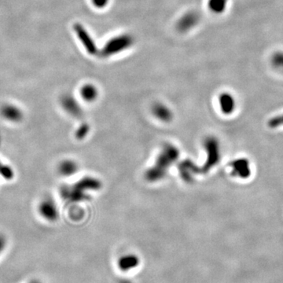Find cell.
<instances>
[{"label": "cell", "mask_w": 283, "mask_h": 283, "mask_svg": "<svg viewBox=\"0 0 283 283\" xmlns=\"http://www.w3.org/2000/svg\"><path fill=\"white\" fill-rule=\"evenodd\" d=\"M118 283H132V282L127 280V279H121L118 282Z\"/></svg>", "instance_id": "obj_21"}, {"label": "cell", "mask_w": 283, "mask_h": 283, "mask_svg": "<svg viewBox=\"0 0 283 283\" xmlns=\"http://www.w3.org/2000/svg\"><path fill=\"white\" fill-rule=\"evenodd\" d=\"M88 131V125H87V124H83V125H81V127L79 128L77 132H76V136H77V138H79V139H81V138H84V136H86Z\"/></svg>", "instance_id": "obj_19"}, {"label": "cell", "mask_w": 283, "mask_h": 283, "mask_svg": "<svg viewBox=\"0 0 283 283\" xmlns=\"http://www.w3.org/2000/svg\"><path fill=\"white\" fill-rule=\"evenodd\" d=\"M232 174L240 178H247L251 175L250 164L245 158H240L230 163Z\"/></svg>", "instance_id": "obj_9"}, {"label": "cell", "mask_w": 283, "mask_h": 283, "mask_svg": "<svg viewBox=\"0 0 283 283\" xmlns=\"http://www.w3.org/2000/svg\"><path fill=\"white\" fill-rule=\"evenodd\" d=\"M80 95L86 103H94L99 97V90L92 84H84L80 89Z\"/></svg>", "instance_id": "obj_13"}, {"label": "cell", "mask_w": 283, "mask_h": 283, "mask_svg": "<svg viewBox=\"0 0 283 283\" xmlns=\"http://www.w3.org/2000/svg\"><path fill=\"white\" fill-rule=\"evenodd\" d=\"M178 157V151L177 148L172 145L164 146L157 159L155 165L147 171L146 178L150 181L162 178L166 174L168 168L177 160Z\"/></svg>", "instance_id": "obj_1"}, {"label": "cell", "mask_w": 283, "mask_h": 283, "mask_svg": "<svg viewBox=\"0 0 283 283\" xmlns=\"http://www.w3.org/2000/svg\"><path fill=\"white\" fill-rule=\"evenodd\" d=\"M178 169L181 177L187 182L193 180L194 176L197 174L198 172L196 165H195L193 162H191V160H188L181 163Z\"/></svg>", "instance_id": "obj_14"}, {"label": "cell", "mask_w": 283, "mask_h": 283, "mask_svg": "<svg viewBox=\"0 0 283 283\" xmlns=\"http://www.w3.org/2000/svg\"><path fill=\"white\" fill-rule=\"evenodd\" d=\"M29 283H41L40 282L38 281V280H33V281L30 282Z\"/></svg>", "instance_id": "obj_22"}, {"label": "cell", "mask_w": 283, "mask_h": 283, "mask_svg": "<svg viewBox=\"0 0 283 283\" xmlns=\"http://www.w3.org/2000/svg\"><path fill=\"white\" fill-rule=\"evenodd\" d=\"M90 2L94 8L98 9V10H103V9L106 8L110 0H90Z\"/></svg>", "instance_id": "obj_17"}, {"label": "cell", "mask_w": 283, "mask_h": 283, "mask_svg": "<svg viewBox=\"0 0 283 283\" xmlns=\"http://www.w3.org/2000/svg\"><path fill=\"white\" fill-rule=\"evenodd\" d=\"M60 104L62 109L70 116L80 117L83 115V109L78 101L72 94H64L60 98Z\"/></svg>", "instance_id": "obj_8"}, {"label": "cell", "mask_w": 283, "mask_h": 283, "mask_svg": "<svg viewBox=\"0 0 283 283\" xmlns=\"http://www.w3.org/2000/svg\"><path fill=\"white\" fill-rule=\"evenodd\" d=\"M6 247V239L4 235L0 234V253L4 250Z\"/></svg>", "instance_id": "obj_20"}, {"label": "cell", "mask_w": 283, "mask_h": 283, "mask_svg": "<svg viewBox=\"0 0 283 283\" xmlns=\"http://www.w3.org/2000/svg\"><path fill=\"white\" fill-rule=\"evenodd\" d=\"M201 21V15L197 11H190L178 18L177 22V29L178 33H189L198 25Z\"/></svg>", "instance_id": "obj_5"}, {"label": "cell", "mask_w": 283, "mask_h": 283, "mask_svg": "<svg viewBox=\"0 0 283 283\" xmlns=\"http://www.w3.org/2000/svg\"><path fill=\"white\" fill-rule=\"evenodd\" d=\"M38 212L46 221L53 222L58 217V210L55 202L51 198H44L38 205Z\"/></svg>", "instance_id": "obj_6"}, {"label": "cell", "mask_w": 283, "mask_h": 283, "mask_svg": "<svg viewBox=\"0 0 283 283\" xmlns=\"http://www.w3.org/2000/svg\"><path fill=\"white\" fill-rule=\"evenodd\" d=\"M228 5V0H209L208 7L212 13L220 15L224 12Z\"/></svg>", "instance_id": "obj_16"}, {"label": "cell", "mask_w": 283, "mask_h": 283, "mask_svg": "<svg viewBox=\"0 0 283 283\" xmlns=\"http://www.w3.org/2000/svg\"><path fill=\"white\" fill-rule=\"evenodd\" d=\"M135 38L130 33H121L112 37L99 50L98 55L102 58H109L127 52L133 47Z\"/></svg>", "instance_id": "obj_2"}, {"label": "cell", "mask_w": 283, "mask_h": 283, "mask_svg": "<svg viewBox=\"0 0 283 283\" xmlns=\"http://www.w3.org/2000/svg\"><path fill=\"white\" fill-rule=\"evenodd\" d=\"M140 265V258L135 254L124 255L117 261V266L122 271H129Z\"/></svg>", "instance_id": "obj_11"}, {"label": "cell", "mask_w": 283, "mask_h": 283, "mask_svg": "<svg viewBox=\"0 0 283 283\" xmlns=\"http://www.w3.org/2000/svg\"><path fill=\"white\" fill-rule=\"evenodd\" d=\"M283 125V115L277 116L270 120L268 126L270 127H277Z\"/></svg>", "instance_id": "obj_18"}, {"label": "cell", "mask_w": 283, "mask_h": 283, "mask_svg": "<svg viewBox=\"0 0 283 283\" xmlns=\"http://www.w3.org/2000/svg\"><path fill=\"white\" fill-rule=\"evenodd\" d=\"M219 104L220 109L224 114L229 115L235 109V100L234 97L229 93H222L219 96Z\"/></svg>", "instance_id": "obj_12"}, {"label": "cell", "mask_w": 283, "mask_h": 283, "mask_svg": "<svg viewBox=\"0 0 283 283\" xmlns=\"http://www.w3.org/2000/svg\"><path fill=\"white\" fill-rule=\"evenodd\" d=\"M205 148L207 152V160L202 171L206 173L219 162L220 159V150L217 140L213 137H209L205 140Z\"/></svg>", "instance_id": "obj_4"}, {"label": "cell", "mask_w": 283, "mask_h": 283, "mask_svg": "<svg viewBox=\"0 0 283 283\" xmlns=\"http://www.w3.org/2000/svg\"><path fill=\"white\" fill-rule=\"evenodd\" d=\"M79 166L76 161L72 160H62L58 165V172L64 177H70L77 173Z\"/></svg>", "instance_id": "obj_15"}, {"label": "cell", "mask_w": 283, "mask_h": 283, "mask_svg": "<svg viewBox=\"0 0 283 283\" xmlns=\"http://www.w3.org/2000/svg\"><path fill=\"white\" fill-rule=\"evenodd\" d=\"M152 113L157 119L163 122H169L173 119V112L169 107L163 103H155L152 107Z\"/></svg>", "instance_id": "obj_10"}, {"label": "cell", "mask_w": 283, "mask_h": 283, "mask_svg": "<svg viewBox=\"0 0 283 283\" xmlns=\"http://www.w3.org/2000/svg\"><path fill=\"white\" fill-rule=\"evenodd\" d=\"M72 29L87 53L91 56L98 55L100 49L86 27L81 23L76 22L74 24Z\"/></svg>", "instance_id": "obj_3"}, {"label": "cell", "mask_w": 283, "mask_h": 283, "mask_svg": "<svg viewBox=\"0 0 283 283\" xmlns=\"http://www.w3.org/2000/svg\"><path fill=\"white\" fill-rule=\"evenodd\" d=\"M0 116L9 123L18 124L24 118V113L18 106L12 103H5L0 107Z\"/></svg>", "instance_id": "obj_7"}]
</instances>
